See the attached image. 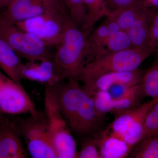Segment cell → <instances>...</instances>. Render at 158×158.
Returning <instances> with one entry per match:
<instances>
[{"instance_id": "cell-14", "label": "cell", "mask_w": 158, "mask_h": 158, "mask_svg": "<svg viewBox=\"0 0 158 158\" xmlns=\"http://www.w3.org/2000/svg\"><path fill=\"white\" fill-rule=\"evenodd\" d=\"M23 65L21 58L0 37V69L13 81L22 85Z\"/></svg>"}, {"instance_id": "cell-25", "label": "cell", "mask_w": 158, "mask_h": 158, "mask_svg": "<svg viewBox=\"0 0 158 158\" xmlns=\"http://www.w3.org/2000/svg\"><path fill=\"white\" fill-rule=\"evenodd\" d=\"M77 158H100L98 147L93 138H86L83 141Z\"/></svg>"}, {"instance_id": "cell-9", "label": "cell", "mask_w": 158, "mask_h": 158, "mask_svg": "<svg viewBox=\"0 0 158 158\" xmlns=\"http://www.w3.org/2000/svg\"><path fill=\"white\" fill-rule=\"evenodd\" d=\"M52 0H15L0 11V25H15L43 13Z\"/></svg>"}, {"instance_id": "cell-10", "label": "cell", "mask_w": 158, "mask_h": 158, "mask_svg": "<svg viewBox=\"0 0 158 158\" xmlns=\"http://www.w3.org/2000/svg\"><path fill=\"white\" fill-rule=\"evenodd\" d=\"M21 138L11 115L5 114L0 119V158H27Z\"/></svg>"}, {"instance_id": "cell-11", "label": "cell", "mask_w": 158, "mask_h": 158, "mask_svg": "<svg viewBox=\"0 0 158 158\" xmlns=\"http://www.w3.org/2000/svg\"><path fill=\"white\" fill-rule=\"evenodd\" d=\"M93 138L98 147L100 158L128 157L134 147L108 127L97 132Z\"/></svg>"}, {"instance_id": "cell-19", "label": "cell", "mask_w": 158, "mask_h": 158, "mask_svg": "<svg viewBox=\"0 0 158 158\" xmlns=\"http://www.w3.org/2000/svg\"><path fill=\"white\" fill-rule=\"evenodd\" d=\"M87 17L83 31L88 36L97 23L106 16V0H85Z\"/></svg>"}, {"instance_id": "cell-24", "label": "cell", "mask_w": 158, "mask_h": 158, "mask_svg": "<svg viewBox=\"0 0 158 158\" xmlns=\"http://www.w3.org/2000/svg\"><path fill=\"white\" fill-rule=\"evenodd\" d=\"M158 135V98L148 113L144 124L143 138ZM141 139V140H142Z\"/></svg>"}, {"instance_id": "cell-12", "label": "cell", "mask_w": 158, "mask_h": 158, "mask_svg": "<svg viewBox=\"0 0 158 158\" xmlns=\"http://www.w3.org/2000/svg\"><path fill=\"white\" fill-rule=\"evenodd\" d=\"M23 79L53 86L64 81L62 73L53 60L30 62L24 64Z\"/></svg>"}, {"instance_id": "cell-23", "label": "cell", "mask_w": 158, "mask_h": 158, "mask_svg": "<svg viewBox=\"0 0 158 158\" xmlns=\"http://www.w3.org/2000/svg\"><path fill=\"white\" fill-rule=\"evenodd\" d=\"M97 113L103 119L107 113L113 110V99L108 91L99 90L92 95Z\"/></svg>"}, {"instance_id": "cell-18", "label": "cell", "mask_w": 158, "mask_h": 158, "mask_svg": "<svg viewBox=\"0 0 158 158\" xmlns=\"http://www.w3.org/2000/svg\"><path fill=\"white\" fill-rule=\"evenodd\" d=\"M152 65L144 73L140 84L139 91L142 98L158 97V49Z\"/></svg>"}, {"instance_id": "cell-16", "label": "cell", "mask_w": 158, "mask_h": 158, "mask_svg": "<svg viewBox=\"0 0 158 158\" xmlns=\"http://www.w3.org/2000/svg\"><path fill=\"white\" fill-rule=\"evenodd\" d=\"M105 16L109 36L105 55L134 48L127 32L121 28L115 19L112 16Z\"/></svg>"}, {"instance_id": "cell-28", "label": "cell", "mask_w": 158, "mask_h": 158, "mask_svg": "<svg viewBox=\"0 0 158 158\" xmlns=\"http://www.w3.org/2000/svg\"><path fill=\"white\" fill-rule=\"evenodd\" d=\"M142 3L150 9L158 10V0H141Z\"/></svg>"}, {"instance_id": "cell-27", "label": "cell", "mask_w": 158, "mask_h": 158, "mask_svg": "<svg viewBox=\"0 0 158 158\" xmlns=\"http://www.w3.org/2000/svg\"><path fill=\"white\" fill-rule=\"evenodd\" d=\"M148 47L154 52L158 49V10L155 12L150 25Z\"/></svg>"}, {"instance_id": "cell-6", "label": "cell", "mask_w": 158, "mask_h": 158, "mask_svg": "<svg viewBox=\"0 0 158 158\" xmlns=\"http://www.w3.org/2000/svg\"><path fill=\"white\" fill-rule=\"evenodd\" d=\"M0 37L21 58L30 62L53 60L50 46L33 34L20 30L15 25H0Z\"/></svg>"}, {"instance_id": "cell-30", "label": "cell", "mask_w": 158, "mask_h": 158, "mask_svg": "<svg viewBox=\"0 0 158 158\" xmlns=\"http://www.w3.org/2000/svg\"><path fill=\"white\" fill-rule=\"evenodd\" d=\"M5 114H4V113H2V112H0V119H1V118H2L3 116H4V115H5Z\"/></svg>"}, {"instance_id": "cell-7", "label": "cell", "mask_w": 158, "mask_h": 158, "mask_svg": "<svg viewBox=\"0 0 158 158\" xmlns=\"http://www.w3.org/2000/svg\"><path fill=\"white\" fill-rule=\"evenodd\" d=\"M158 98L117 114L107 127L134 147L143 138L145 118Z\"/></svg>"}, {"instance_id": "cell-20", "label": "cell", "mask_w": 158, "mask_h": 158, "mask_svg": "<svg viewBox=\"0 0 158 158\" xmlns=\"http://www.w3.org/2000/svg\"><path fill=\"white\" fill-rule=\"evenodd\" d=\"M141 0H138L132 6L122 10L113 16L121 28L127 32L132 27L136 19L147 9Z\"/></svg>"}, {"instance_id": "cell-26", "label": "cell", "mask_w": 158, "mask_h": 158, "mask_svg": "<svg viewBox=\"0 0 158 158\" xmlns=\"http://www.w3.org/2000/svg\"><path fill=\"white\" fill-rule=\"evenodd\" d=\"M137 1L138 0H106V16H115L122 10L135 4Z\"/></svg>"}, {"instance_id": "cell-21", "label": "cell", "mask_w": 158, "mask_h": 158, "mask_svg": "<svg viewBox=\"0 0 158 158\" xmlns=\"http://www.w3.org/2000/svg\"><path fill=\"white\" fill-rule=\"evenodd\" d=\"M129 157L158 158V135L142 139L133 147Z\"/></svg>"}, {"instance_id": "cell-4", "label": "cell", "mask_w": 158, "mask_h": 158, "mask_svg": "<svg viewBox=\"0 0 158 158\" xmlns=\"http://www.w3.org/2000/svg\"><path fill=\"white\" fill-rule=\"evenodd\" d=\"M11 116L20 135L24 139L31 157L58 158L44 113L26 118Z\"/></svg>"}, {"instance_id": "cell-17", "label": "cell", "mask_w": 158, "mask_h": 158, "mask_svg": "<svg viewBox=\"0 0 158 158\" xmlns=\"http://www.w3.org/2000/svg\"><path fill=\"white\" fill-rule=\"evenodd\" d=\"M109 36V31L104 21L91 31L86 41V59L89 60L88 62L105 55Z\"/></svg>"}, {"instance_id": "cell-31", "label": "cell", "mask_w": 158, "mask_h": 158, "mask_svg": "<svg viewBox=\"0 0 158 158\" xmlns=\"http://www.w3.org/2000/svg\"><path fill=\"white\" fill-rule=\"evenodd\" d=\"M55 1H57V2H59L63 3V0H55Z\"/></svg>"}, {"instance_id": "cell-2", "label": "cell", "mask_w": 158, "mask_h": 158, "mask_svg": "<svg viewBox=\"0 0 158 158\" xmlns=\"http://www.w3.org/2000/svg\"><path fill=\"white\" fill-rule=\"evenodd\" d=\"M153 53L150 49L133 48L97 57L84 65L78 80L85 85L105 74L136 70Z\"/></svg>"}, {"instance_id": "cell-5", "label": "cell", "mask_w": 158, "mask_h": 158, "mask_svg": "<svg viewBox=\"0 0 158 158\" xmlns=\"http://www.w3.org/2000/svg\"><path fill=\"white\" fill-rule=\"evenodd\" d=\"M44 114L58 158H77L76 143L68 123L47 88H45Z\"/></svg>"}, {"instance_id": "cell-8", "label": "cell", "mask_w": 158, "mask_h": 158, "mask_svg": "<svg viewBox=\"0 0 158 158\" xmlns=\"http://www.w3.org/2000/svg\"><path fill=\"white\" fill-rule=\"evenodd\" d=\"M0 112L14 116L28 113L38 116L41 114L22 85L1 72Z\"/></svg>"}, {"instance_id": "cell-13", "label": "cell", "mask_w": 158, "mask_h": 158, "mask_svg": "<svg viewBox=\"0 0 158 158\" xmlns=\"http://www.w3.org/2000/svg\"><path fill=\"white\" fill-rule=\"evenodd\" d=\"M143 74L144 73L138 69L131 71L110 73L98 77L82 87L88 94L92 96L96 91H107L110 87L118 84L130 86L138 85Z\"/></svg>"}, {"instance_id": "cell-1", "label": "cell", "mask_w": 158, "mask_h": 158, "mask_svg": "<svg viewBox=\"0 0 158 158\" xmlns=\"http://www.w3.org/2000/svg\"><path fill=\"white\" fill-rule=\"evenodd\" d=\"M88 36L69 17L61 40L56 47L53 61L65 80L78 79L85 65Z\"/></svg>"}, {"instance_id": "cell-29", "label": "cell", "mask_w": 158, "mask_h": 158, "mask_svg": "<svg viewBox=\"0 0 158 158\" xmlns=\"http://www.w3.org/2000/svg\"><path fill=\"white\" fill-rule=\"evenodd\" d=\"M15 0H0V11L7 8Z\"/></svg>"}, {"instance_id": "cell-15", "label": "cell", "mask_w": 158, "mask_h": 158, "mask_svg": "<svg viewBox=\"0 0 158 158\" xmlns=\"http://www.w3.org/2000/svg\"><path fill=\"white\" fill-rule=\"evenodd\" d=\"M156 11L157 10L149 8L145 9L136 19L132 27L127 32L131 41L133 47L150 49L148 47L150 25Z\"/></svg>"}, {"instance_id": "cell-3", "label": "cell", "mask_w": 158, "mask_h": 158, "mask_svg": "<svg viewBox=\"0 0 158 158\" xmlns=\"http://www.w3.org/2000/svg\"><path fill=\"white\" fill-rule=\"evenodd\" d=\"M69 17L64 4L52 0L42 14L15 26L35 35L48 45L56 47L61 40Z\"/></svg>"}, {"instance_id": "cell-22", "label": "cell", "mask_w": 158, "mask_h": 158, "mask_svg": "<svg viewBox=\"0 0 158 158\" xmlns=\"http://www.w3.org/2000/svg\"><path fill=\"white\" fill-rule=\"evenodd\" d=\"M63 2L71 19L83 31L87 17L85 0H63Z\"/></svg>"}]
</instances>
